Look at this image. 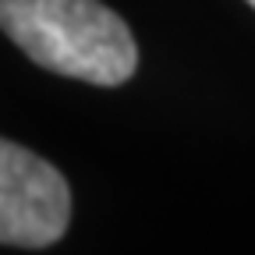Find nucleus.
<instances>
[{"label": "nucleus", "mask_w": 255, "mask_h": 255, "mask_svg": "<svg viewBox=\"0 0 255 255\" xmlns=\"http://www.w3.org/2000/svg\"><path fill=\"white\" fill-rule=\"evenodd\" d=\"M248 4H252V7H255V0H248Z\"/></svg>", "instance_id": "obj_3"}, {"label": "nucleus", "mask_w": 255, "mask_h": 255, "mask_svg": "<svg viewBox=\"0 0 255 255\" xmlns=\"http://www.w3.org/2000/svg\"><path fill=\"white\" fill-rule=\"evenodd\" d=\"M71 220V188L43 156L0 138V245L50 248Z\"/></svg>", "instance_id": "obj_2"}, {"label": "nucleus", "mask_w": 255, "mask_h": 255, "mask_svg": "<svg viewBox=\"0 0 255 255\" xmlns=\"http://www.w3.org/2000/svg\"><path fill=\"white\" fill-rule=\"evenodd\" d=\"M0 28L46 71L121 85L138 68V43L100 0H0Z\"/></svg>", "instance_id": "obj_1"}]
</instances>
